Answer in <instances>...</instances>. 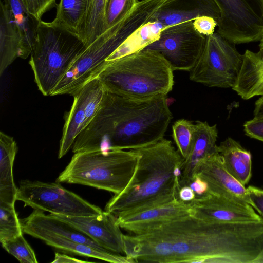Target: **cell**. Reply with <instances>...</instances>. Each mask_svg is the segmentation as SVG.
Wrapping results in <instances>:
<instances>
[{
    "mask_svg": "<svg viewBox=\"0 0 263 263\" xmlns=\"http://www.w3.org/2000/svg\"><path fill=\"white\" fill-rule=\"evenodd\" d=\"M135 262L253 263L263 249V220L210 222L184 217L139 235H124Z\"/></svg>",
    "mask_w": 263,
    "mask_h": 263,
    "instance_id": "6da1fadb",
    "label": "cell"
},
{
    "mask_svg": "<svg viewBox=\"0 0 263 263\" xmlns=\"http://www.w3.org/2000/svg\"><path fill=\"white\" fill-rule=\"evenodd\" d=\"M173 118L166 96L139 100L106 91L89 124L77 137L74 153L135 149L163 138Z\"/></svg>",
    "mask_w": 263,
    "mask_h": 263,
    "instance_id": "7a4b0ae2",
    "label": "cell"
},
{
    "mask_svg": "<svg viewBox=\"0 0 263 263\" xmlns=\"http://www.w3.org/2000/svg\"><path fill=\"white\" fill-rule=\"evenodd\" d=\"M133 150L138 156L133 176L124 190L114 194L105 208L116 217L178 198L184 159L172 141L163 138Z\"/></svg>",
    "mask_w": 263,
    "mask_h": 263,
    "instance_id": "3957f363",
    "label": "cell"
},
{
    "mask_svg": "<svg viewBox=\"0 0 263 263\" xmlns=\"http://www.w3.org/2000/svg\"><path fill=\"white\" fill-rule=\"evenodd\" d=\"M173 71L160 53L143 49L110 62L97 78L109 92L143 100L166 96L174 84Z\"/></svg>",
    "mask_w": 263,
    "mask_h": 263,
    "instance_id": "277c9868",
    "label": "cell"
},
{
    "mask_svg": "<svg viewBox=\"0 0 263 263\" xmlns=\"http://www.w3.org/2000/svg\"><path fill=\"white\" fill-rule=\"evenodd\" d=\"M155 12L148 1H138L126 17L98 36L77 57L50 96L65 94L73 96L97 78L106 66L109 57L136 31L148 23Z\"/></svg>",
    "mask_w": 263,
    "mask_h": 263,
    "instance_id": "5b68a950",
    "label": "cell"
},
{
    "mask_svg": "<svg viewBox=\"0 0 263 263\" xmlns=\"http://www.w3.org/2000/svg\"><path fill=\"white\" fill-rule=\"evenodd\" d=\"M138 158L133 149L76 153L56 182L91 186L117 194L130 181Z\"/></svg>",
    "mask_w": 263,
    "mask_h": 263,
    "instance_id": "8992f818",
    "label": "cell"
},
{
    "mask_svg": "<svg viewBox=\"0 0 263 263\" xmlns=\"http://www.w3.org/2000/svg\"><path fill=\"white\" fill-rule=\"evenodd\" d=\"M78 36L53 25L39 21L29 63L41 92L50 96L77 57L85 48Z\"/></svg>",
    "mask_w": 263,
    "mask_h": 263,
    "instance_id": "52a82bcc",
    "label": "cell"
},
{
    "mask_svg": "<svg viewBox=\"0 0 263 263\" xmlns=\"http://www.w3.org/2000/svg\"><path fill=\"white\" fill-rule=\"evenodd\" d=\"M243 55L217 32L206 36L203 50L190 71V79L209 87L232 88L240 71Z\"/></svg>",
    "mask_w": 263,
    "mask_h": 263,
    "instance_id": "ba28073f",
    "label": "cell"
},
{
    "mask_svg": "<svg viewBox=\"0 0 263 263\" xmlns=\"http://www.w3.org/2000/svg\"><path fill=\"white\" fill-rule=\"evenodd\" d=\"M16 200L36 210L70 216L91 217L103 211L59 182L22 180L17 187Z\"/></svg>",
    "mask_w": 263,
    "mask_h": 263,
    "instance_id": "9c48e42d",
    "label": "cell"
},
{
    "mask_svg": "<svg viewBox=\"0 0 263 263\" xmlns=\"http://www.w3.org/2000/svg\"><path fill=\"white\" fill-rule=\"evenodd\" d=\"M220 13L217 32L236 45L263 39V0H214Z\"/></svg>",
    "mask_w": 263,
    "mask_h": 263,
    "instance_id": "30bf717a",
    "label": "cell"
},
{
    "mask_svg": "<svg viewBox=\"0 0 263 263\" xmlns=\"http://www.w3.org/2000/svg\"><path fill=\"white\" fill-rule=\"evenodd\" d=\"M206 36L199 33L189 21L164 28L159 37L144 49L160 53L173 71H190L201 55Z\"/></svg>",
    "mask_w": 263,
    "mask_h": 263,
    "instance_id": "8fae6325",
    "label": "cell"
},
{
    "mask_svg": "<svg viewBox=\"0 0 263 263\" xmlns=\"http://www.w3.org/2000/svg\"><path fill=\"white\" fill-rule=\"evenodd\" d=\"M105 92L100 80L96 78L73 96L72 105L65 118L58 158H62L68 152L77 137L93 119L100 109Z\"/></svg>",
    "mask_w": 263,
    "mask_h": 263,
    "instance_id": "7c38bea8",
    "label": "cell"
},
{
    "mask_svg": "<svg viewBox=\"0 0 263 263\" xmlns=\"http://www.w3.org/2000/svg\"><path fill=\"white\" fill-rule=\"evenodd\" d=\"M193 216L218 223L258 222L263 218L250 204L227 196L208 191L189 202Z\"/></svg>",
    "mask_w": 263,
    "mask_h": 263,
    "instance_id": "4fadbf2b",
    "label": "cell"
},
{
    "mask_svg": "<svg viewBox=\"0 0 263 263\" xmlns=\"http://www.w3.org/2000/svg\"><path fill=\"white\" fill-rule=\"evenodd\" d=\"M193 214L190 203L177 198L167 203L135 211L116 217L121 228L133 235H139Z\"/></svg>",
    "mask_w": 263,
    "mask_h": 263,
    "instance_id": "5bb4252c",
    "label": "cell"
},
{
    "mask_svg": "<svg viewBox=\"0 0 263 263\" xmlns=\"http://www.w3.org/2000/svg\"><path fill=\"white\" fill-rule=\"evenodd\" d=\"M49 215L83 233L105 249L125 254L124 234L117 223V217L112 214L104 211L98 216L91 217Z\"/></svg>",
    "mask_w": 263,
    "mask_h": 263,
    "instance_id": "9a60e30c",
    "label": "cell"
},
{
    "mask_svg": "<svg viewBox=\"0 0 263 263\" xmlns=\"http://www.w3.org/2000/svg\"><path fill=\"white\" fill-rule=\"evenodd\" d=\"M196 175L208 183L209 191L251 205L245 185L228 172L218 151L202 161Z\"/></svg>",
    "mask_w": 263,
    "mask_h": 263,
    "instance_id": "2e32d148",
    "label": "cell"
},
{
    "mask_svg": "<svg viewBox=\"0 0 263 263\" xmlns=\"http://www.w3.org/2000/svg\"><path fill=\"white\" fill-rule=\"evenodd\" d=\"M208 16L218 24L219 9L214 0H165L152 16L165 27Z\"/></svg>",
    "mask_w": 263,
    "mask_h": 263,
    "instance_id": "e0dca14e",
    "label": "cell"
},
{
    "mask_svg": "<svg viewBox=\"0 0 263 263\" xmlns=\"http://www.w3.org/2000/svg\"><path fill=\"white\" fill-rule=\"evenodd\" d=\"M23 233L44 241L59 251L74 255L89 257L112 263H133L125 255L107 250H100L55 234L40 228L21 222Z\"/></svg>",
    "mask_w": 263,
    "mask_h": 263,
    "instance_id": "ac0fdd59",
    "label": "cell"
},
{
    "mask_svg": "<svg viewBox=\"0 0 263 263\" xmlns=\"http://www.w3.org/2000/svg\"><path fill=\"white\" fill-rule=\"evenodd\" d=\"M195 125L193 143L181 169L180 187L189 185L195 176L199 164L217 151L216 142L218 138V129L216 125H210L207 122L200 121H197Z\"/></svg>",
    "mask_w": 263,
    "mask_h": 263,
    "instance_id": "d6986e66",
    "label": "cell"
},
{
    "mask_svg": "<svg viewBox=\"0 0 263 263\" xmlns=\"http://www.w3.org/2000/svg\"><path fill=\"white\" fill-rule=\"evenodd\" d=\"M258 50H246L238 78L232 88L243 100L263 96V39Z\"/></svg>",
    "mask_w": 263,
    "mask_h": 263,
    "instance_id": "ffe728a7",
    "label": "cell"
},
{
    "mask_svg": "<svg viewBox=\"0 0 263 263\" xmlns=\"http://www.w3.org/2000/svg\"><path fill=\"white\" fill-rule=\"evenodd\" d=\"M217 149L228 172L243 185L247 184L252 176L250 152L231 137L221 142Z\"/></svg>",
    "mask_w": 263,
    "mask_h": 263,
    "instance_id": "44dd1931",
    "label": "cell"
},
{
    "mask_svg": "<svg viewBox=\"0 0 263 263\" xmlns=\"http://www.w3.org/2000/svg\"><path fill=\"white\" fill-rule=\"evenodd\" d=\"M17 144L13 138L0 132V201L14 204L17 187L13 174Z\"/></svg>",
    "mask_w": 263,
    "mask_h": 263,
    "instance_id": "7402d4cb",
    "label": "cell"
},
{
    "mask_svg": "<svg viewBox=\"0 0 263 263\" xmlns=\"http://www.w3.org/2000/svg\"><path fill=\"white\" fill-rule=\"evenodd\" d=\"M0 74L20 58L21 38L13 16L4 3L1 2Z\"/></svg>",
    "mask_w": 263,
    "mask_h": 263,
    "instance_id": "603a6c76",
    "label": "cell"
},
{
    "mask_svg": "<svg viewBox=\"0 0 263 263\" xmlns=\"http://www.w3.org/2000/svg\"><path fill=\"white\" fill-rule=\"evenodd\" d=\"M166 27L152 18L132 34L107 59L106 66L111 62L144 49L155 41Z\"/></svg>",
    "mask_w": 263,
    "mask_h": 263,
    "instance_id": "cb8c5ba5",
    "label": "cell"
},
{
    "mask_svg": "<svg viewBox=\"0 0 263 263\" xmlns=\"http://www.w3.org/2000/svg\"><path fill=\"white\" fill-rule=\"evenodd\" d=\"M4 3L18 28L21 43L20 58L26 59L31 52L39 22L29 13L22 0H4Z\"/></svg>",
    "mask_w": 263,
    "mask_h": 263,
    "instance_id": "d4e9b609",
    "label": "cell"
},
{
    "mask_svg": "<svg viewBox=\"0 0 263 263\" xmlns=\"http://www.w3.org/2000/svg\"><path fill=\"white\" fill-rule=\"evenodd\" d=\"M107 0H88L78 36L85 47L91 44L106 29L105 13Z\"/></svg>",
    "mask_w": 263,
    "mask_h": 263,
    "instance_id": "484cf974",
    "label": "cell"
},
{
    "mask_svg": "<svg viewBox=\"0 0 263 263\" xmlns=\"http://www.w3.org/2000/svg\"><path fill=\"white\" fill-rule=\"evenodd\" d=\"M87 3L88 0H60L55 18L51 23L78 36Z\"/></svg>",
    "mask_w": 263,
    "mask_h": 263,
    "instance_id": "4316f807",
    "label": "cell"
},
{
    "mask_svg": "<svg viewBox=\"0 0 263 263\" xmlns=\"http://www.w3.org/2000/svg\"><path fill=\"white\" fill-rule=\"evenodd\" d=\"M21 220L14 204L0 201V242L2 243L23 234Z\"/></svg>",
    "mask_w": 263,
    "mask_h": 263,
    "instance_id": "83f0119b",
    "label": "cell"
},
{
    "mask_svg": "<svg viewBox=\"0 0 263 263\" xmlns=\"http://www.w3.org/2000/svg\"><path fill=\"white\" fill-rule=\"evenodd\" d=\"M195 129L193 122L186 119L176 121L172 126V137L178 151L185 159L190 151Z\"/></svg>",
    "mask_w": 263,
    "mask_h": 263,
    "instance_id": "f1b7e54d",
    "label": "cell"
},
{
    "mask_svg": "<svg viewBox=\"0 0 263 263\" xmlns=\"http://www.w3.org/2000/svg\"><path fill=\"white\" fill-rule=\"evenodd\" d=\"M3 248L22 263H37L35 253L21 234L1 243Z\"/></svg>",
    "mask_w": 263,
    "mask_h": 263,
    "instance_id": "f546056e",
    "label": "cell"
},
{
    "mask_svg": "<svg viewBox=\"0 0 263 263\" xmlns=\"http://www.w3.org/2000/svg\"><path fill=\"white\" fill-rule=\"evenodd\" d=\"M138 2V0H108L105 13L106 29L126 17Z\"/></svg>",
    "mask_w": 263,
    "mask_h": 263,
    "instance_id": "4dcf8cb0",
    "label": "cell"
},
{
    "mask_svg": "<svg viewBox=\"0 0 263 263\" xmlns=\"http://www.w3.org/2000/svg\"><path fill=\"white\" fill-rule=\"evenodd\" d=\"M29 13L37 21L42 20L43 15L54 7L57 0H22Z\"/></svg>",
    "mask_w": 263,
    "mask_h": 263,
    "instance_id": "1f68e13d",
    "label": "cell"
},
{
    "mask_svg": "<svg viewBox=\"0 0 263 263\" xmlns=\"http://www.w3.org/2000/svg\"><path fill=\"white\" fill-rule=\"evenodd\" d=\"M245 135L263 142V117H254L243 125Z\"/></svg>",
    "mask_w": 263,
    "mask_h": 263,
    "instance_id": "d6a6232c",
    "label": "cell"
},
{
    "mask_svg": "<svg viewBox=\"0 0 263 263\" xmlns=\"http://www.w3.org/2000/svg\"><path fill=\"white\" fill-rule=\"evenodd\" d=\"M193 26L199 33L206 36L215 32L218 24L217 21L212 17L202 16L193 21Z\"/></svg>",
    "mask_w": 263,
    "mask_h": 263,
    "instance_id": "836d02e7",
    "label": "cell"
},
{
    "mask_svg": "<svg viewBox=\"0 0 263 263\" xmlns=\"http://www.w3.org/2000/svg\"><path fill=\"white\" fill-rule=\"evenodd\" d=\"M246 189L251 205L263 218V188L249 185Z\"/></svg>",
    "mask_w": 263,
    "mask_h": 263,
    "instance_id": "e575fe53",
    "label": "cell"
},
{
    "mask_svg": "<svg viewBox=\"0 0 263 263\" xmlns=\"http://www.w3.org/2000/svg\"><path fill=\"white\" fill-rule=\"evenodd\" d=\"M194 191L196 196H202L208 192V183L198 175H196L189 185Z\"/></svg>",
    "mask_w": 263,
    "mask_h": 263,
    "instance_id": "d590c367",
    "label": "cell"
},
{
    "mask_svg": "<svg viewBox=\"0 0 263 263\" xmlns=\"http://www.w3.org/2000/svg\"><path fill=\"white\" fill-rule=\"evenodd\" d=\"M196 196L195 193L189 185L182 186L178 191V199L185 202L192 201Z\"/></svg>",
    "mask_w": 263,
    "mask_h": 263,
    "instance_id": "8d00e7d4",
    "label": "cell"
},
{
    "mask_svg": "<svg viewBox=\"0 0 263 263\" xmlns=\"http://www.w3.org/2000/svg\"><path fill=\"white\" fill-rule=\"evenodd\" d=\"M86 262L65 254L55 252L54 259L52 261V263H83Z\"/></svg>",
    "mask_w": 263,
    "mask_h": 263,
    "instance_id": "74e56055",
    "label": "cell"
},
{
    "mask_svg": "<svg viewBox=\"0 0 263 263\" xmlns=\"http://www.w3.org/2000/svg\"><path fill=\"white\" fill-rule=\"evenodd\" d=\"M253 115L254 117H263V96H261L255 102Z\"/></svg>",
    "mask_w": 263,
    "mask_h": 263,
    "instance_id": "f35d334b",
    "label": "cell"
},
{
    "mask_svg": "<svg viewBox=\"0 0 263 263\" xmlns=\"http://www.w3.org/2000/svg\"><path fill=\"white\" fill-rule=\"evenodd\" d=\"M253 263H263V249L258 257L255 259Z\"/></svg>",
    "mask_w": 263,
    "mask_h": 263,
    "instance_id": "ab89813d",
    "label": "cell"
},
{
    "mask_svg": "<svg viewBox=\"0 0 263 263\" xmlns=\"http://www.w3.org/2000/svg\"><path fill=\"white\" fill-rule=\"evenodd\" d=\"M108 0H107V2H108Z\"/></svg>",
    "mask_w": 263,
    "mask_h": 263,
    "instance_id": "60d3db41",
    "label": "cell"
}]
</instances>
